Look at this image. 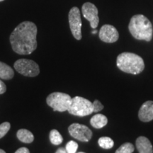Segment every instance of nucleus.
Segmentation results:
<instances>
[{"instance_id":"17","label":"nucleus","mask_w":153,"mask_h":153,"mask_svg":"<svg viewBox=\"0 0 153 153\" xmlns=\"http://www.w3.org/2000/svg\"><path fill=\"white\" fill-rule=\"evenodd\" d=\"M98 143L101 148L106 149V150L112 148L114 145V140L108 137H100L98 140Z\"/></svg>"},{"instance_id":"16","label":"nucleus","mask_w":153,"mask_h":153,"mask_svg":"<svg viewBox=\"0 0 153 153\" xmlns=\"http://www.w3.org/2000/svg\"><path fill=\"white\" fill-rule=\"evenodd\" d=\"M50 140H51L52 144L55 145H58L62 143L63 138L58 131L53 129L50 132Z\"/></svg>"},{"instance_id":"10","label":"nucleus","mask_w":153,"mask_h":153,"mask_svg":"<svg viewBox=\"0 0 153 153\" xmlns=\"http://www.w3.org/2000/svg\"><path fill=\"white\" fill-rule=\"evenodd\" d=\"M99 38L105 43H112L118 41L119 33L114 26L106 24L101 28L99 31Z\"/></svg>"},{"instance_id":"21","label":"nucleus","mask_w":153,"mask_h":153,"mask_svg":"<svg viewBox=\"0 0 153 153\" xmlns=\"http://www.w3.org/2000/svg\"><path fill=\"white\" fill-rule=\"evenodd\" d=\"M93 104V112H99L100 111L104 108V106H103L102 104L100 102V101L98 100H95L92 103Z\"/></svg>"},{"instance_id":"26","label":"nucleus","mask_w":153,"mask_h":153,"mask_svg":"<svg viewBox=\"0 0 153 153\" xmlns=\"http://www.w3.org/2000/svg\"><path fill=\"white\" fill-rule=\"evenodd\" d=\"M97 33V30H94L93 31H92V33L93 34H95V33Z\"/></svg>"},{"instance_id":"18","label":"nucleus","mask_w":153,"mask_h":153,"mask_svg":"<svg viewBox=\"0 0 153 153\" xmlns=\"http://www.w3.org/2000/svg\"><path fill=\"white\" fill-rule=\"evenodd\" d=\"M135 148L133 145H132L130 143H126L119 147V148L117 149L115 153H133Z\"/></svg>"},{"instance_id":"6","label":"nucleus","mask_w":153,"mask_h":153,"mask_svg":"<svg viewBox=\"0 0 153 153\" xmlns=\"http://www.w3.org/2000/svg\"><path fill=\"white\" fill-rule=\"evenodd\" d=\"M14 67L19 73L26 76L33 77L38 76L40 73V68L38 65L31 60L20 59L15 62Z\"/></svg>"},{"instance_id":"22","label":"nucleus","mask_w":153,"mask_h":153,"mask_svg":"<svg viewBox=\"0 0 153 153\" xmlns=\"http://www.w3.org/2000/svg\"><path fill=\"white\" fill-rule=\"evenodd\" d=\"M6 91H7V87H6L5 84L0 80V94L5 93Z\"/></svg>"},{"instance_id":"20","label":"nucleus","mask_w":153,"mask_h":153,"mask_svg":"<svg viewBox=\"0 0 153 153\" xmlns=\"http://www.w3.org/2000/svg\"><path fill=\"white\" fill-rule=\"evenodd\" d=\"M78 148V144L73 140L70 141L66 145L65 150L67 153H76V150Z\"/></svg>"},{"instance_id":"5","label":"nucleus","mask_w":153,"mask_h":153,"mask_svg":"<svg viewBox=\"0 0 153 153\" xmlns=\"http://www.w3.org/2000/svg\"><path fill=\"white\" fill-rule=\"evenodd\" d=\"M72 101V97L62 92H53L48 96L47 104L52 107L54 111L64 112L68 110Z\"/></svg>"},{"instance_id":"8","label":"nucleus","mask_w":153,"mask_h":153,"mask_svg":"<svg viewBox=\"0 0 153 153\" xmlns=\"http://www.w3.org/2000/svg\"><path fill=\"white\" fill-rule=\"evenodd\" d=\"M70 135L82 142H88L92 137V132L87 126L79 123H72L69 126Z\"/></svg>"},{"instance_id":"19","label":"nucleus","mask_w":153,"mask_h":153,"mask_svg":"<svg viewBox=\"0 0 153 153\" xmlns=\"http://www.w3.org/2000/svg\"><path fill=\"white\" fill-rule=\"evenodd\" d=\"M11 128V124L9 122H4L0 125V139L2 138L8 133Z\"/></svg>"},{"instance_id":"27","label":"nucleus","mask_w":153,"mask_h":153,"mask_svg":"<svg viewBox=\"0 0 153 153\" xmlns=\"http://www.w3.org/2000/svg\"><path fill=\"white\" fill-rule=\"evenodd\" d=\"M4 1V0H0V1Z\"/></svg>"},{"instance_id":"3","label":"nucleus","mask_w":153,"mask_h":153,"mask_svg":"<svg viewBox=\"0 0 153 153\" xmlns=\"http://www.w3.org/2000/svg\"><path fill=\"white\" fill-rule=\"evenodd\" d=\"M118 68L124 72L137 74L143 71L145 68L143 58L135 53H123L117 57Z\"/></svg>"},{"instance_id":"13","label":"nucleus","mask_w":153,"mask_h":153,"mask_svg":"<svg viewBox=\"0 0 153 153\" xmlns=\"http://www.w3.org/2000/svg\"><path fill=\"white\" fill-rule=\"evenodd\" d=\"M107 123H108V119L103 114H96L90 120L91 126L98 129L104 127Z\"/></svg>"},{"instance_id":"14","label":"nucleus","mask_w":153,"mask_h":153,"mask_svg":"<svg viewBox=\"0 0 153 153\" xmlns=\"http://www.w3.org/2000/svg\"><path fill=\"white\" fill-rule=\"evenodd\" d=\"M14 76V72L10 66L2 62H0V78L9 80L12 79Z\"/></svg>"},{"instance_id":"15","label":"nucleus","mask_w":153,"mask_h":153,"mask_svg":"<svg viewBox=\"0 0 153 153\" xmlns=\"http://www.w3.org/2000/svg\"><path fill=\"white\" fill-rule=\"evenodd\" d=\"M16 136L19 140L24 143H31L34 140L33 134L26 129L19 130L16 133Z\"/></svg>"},{"instance_id":"7","label":"nucleus","mask_w":153,"mask_h":153,"mask_svg":"<svg viewBox=\"0 0 153 153\" xmlns=\"http://www.w3.org/2000/svg\"><path fill=\"white\" fill-rule=\"evenodd\" d=\"M69 24L72 35L76 40L82 39V20L80 11L77 7H74L69 12Z\"/></svg>"},{"instance_id":"23","label":"nucleus","mask_w":153,"mask_h":153,"mask_svg":"<svg viewBox=\"0 0 153 153\" xmlns=\"http://www.w3.org/2000/svg\"><path fill=\"white\" fill-rule=\"evenodd\" d=\"M15 153H30L29 150L26 148H21L17 150Z\"/></svg>"},{"instance_id":"12","label":"nucleus","mask_w":153,"mask_h":153,"mask_svg":"<svg viewBox=\"0 0 153 153\" xmlns=\"http://www.w3.org/2000/svg\"><path fill=\"white\" fill-rule=\"evenodd\" d=\"M136 148L139 153H153V148L150 141L144 136L137 137Z\"/></svg>"},{"instance_id":"1","label":"nucleus","mask_w":153,"mask_h":153,"mask_svg":"<svg viewBox=\"0 0 153 153\" xmlns=\"http://www.w3.org/2000/svg\"><path fill=\"white\" fill-rule=\"evenodd\" d=\"M37 26L31 22H24L11 33L10 43L13 51L19 55H30L37 48Z\"/></svg>"},{"instance_id":"11","label":"nucleus","mask_w":153,"mask_h":153,"mask_svg":"<svg viewBox=\"0 0 153 153\" xmlns=\"http://www.w3.org/2000/svg\"><path fill=\"white\" fill-rule=\"evenodd\" d=\"M138 117L143 122H150L153 120V101H148L142 105L139 110Z\"/></svg>"},{"instance_id":"28","label":"nucleus","mask_w":153,"mask_h":153,"mask_svg":"<svg viewBox=\"0 0 153 153\" xmlns=\"http://www.w3.org/2000/svg\"><path fill=\"white\" fill-rule=\"evenodd\" d=\"M79 153H85V152H79Z\"/></svg>"},{"instance_id":"24","label":"nucleus","mask_w":153,"mask_h":153,"mask_svg":"<svg viewBox=\"0 0 153 153\" xmlns=\"http://www.w3.org/2000/svg\"><path fill=\"white\" fill-rule=\"evenodd\" d=\"M55 153H67V151L65 148H60L59 149H57V150Z\"/></svg>"},{"instance_id":"25","label":"nucleus","mask_w":153,"mask_h":153,"mask_svg":"<svg viewBox=\"0 0 153 153\" xmlns=\"http://www.w3.org/2000/svg\"><path fill=\"white\" fill-rule=\"evenodd\" d=\"M0 153H6L4 150H1V149H0Z\"/></svg>"},{"instance_id":"4","label":"nucleus","mask_w":153,"mask_h":153,"mask_svg":"<svg viewBox=\"0 0 153 153\" xmlns=\"http://www.w3.org/2000/svg\"><path fill=\"white\" fill-rule=\"evenodd\" d=\"M68 111L74 116H86L93 113V104L87 99L75 97L72 98L71 104Z\"/></svg>"},{"instance_id":"2","label":"nucleus","mask_w":153,"mask_h":153,"mask_svg":"<svg viewBox=\"0 0 153 153\" xmlns=\"http://www.w3.org/2000/svg\"><path fill=\"white\" fill-rule=\"evenodd\" d=\"M128 28L134 38L137 40L150 41L152 38L153 29L150 20L142 14L135 15L130 22Z\"/></svg>"},{"instance_id":"9","label":"nucleus","mask_w":153,"mask_h":153,"mask_svg":"<svg viewBox=\"0 0 153 153\" xmlns=\"http://www.w3.org/2000/svg\"><path fill=\"white\" fill-rule=\"evenodd\" d=\"M82 11L85 18L90 23L91 27L95 29L99 25L98 9L92 3L86 2L82 6Z\"/></svg>"}]
</instances>
